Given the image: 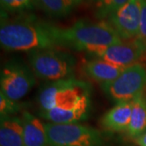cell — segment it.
Wrapping results in <instances>:
<instances>
[{
  "label": "cell",
  "instance_id": "6da1fadb",
  "mask_svg": "<svg viewBox=\"0 0 146 146\" xmlns=\"http://www.w3.org/2000/svg\"><path fill=\"white\" fill-rule=\"evenodd\" d=\"M0 43L4 50L31 51L58 46L55 25L37 21L34 16L1 19Z\"/></svg>",
  "mask_w": 146,
  "mask_h": 146
},
{
  "label": "cell",
  "instance_id": "7a4b0ae2",
  "mask_svg": "<svg viewBox=\"0 0 146 146\" xmlns=\"http://www.w3.org/2000/svg\"><path fill=\"white\" fill-rule=\"evenodd\" d=\"M55 35L58 46L89 54L123 42L107 21L79 20L68 28L55 26Z\"/></svg>",
  "mask_w": 146,
  "mask_h": 146
},
{
  "label": "cell",
  "instance_id": "3957f363",
  "mask_svg": "<svg viewBox=\"0 0 146 146\" xmlns=\"http://www.w3.org/2000/svg\"><path fill=\"white\" fill-rule=\"evenodd\" d=\"M27 56L29 67L37 78L50 82L73 77L76 59L69 53L54 48L31 50Z\"/></svg>",
  "mask_w": 146,
  "mask_h": 146
},
{
  "label": "cell",
  "instance_id": "277c9868",
  "mask_svg": "<svg viewBox=\"0 0 146 146\" xmlns=\"http://www.w3.org/2000/svg\"><path fill=\"white\" fill-rule=\"evenodd\" d=\"M90 95L88 83L71 78L50 81L42 86L38 94L40 113L54 107H63L74 104L85 96Z\"/></svg>",
  "mask_w": 146,
  "mask_h": 146
},
{
  "label": "cell",
  "instance_id": "5b68a950",
  "mask_svg": "<svg viewBox=\"0 0 146 146\" xmlns=\"http://www.w3.org/2000/svg\"><path fill=\"white\" fill-rule=\"evenodd\" d=\"M106 96L119 103L135 99L146 93V67L136 63L124 68L115 80L101 84Z\"/></svg>",
  "mask_w": 146,
  "mask_h": 146
},
{
  "label": "cell",
  "instance_id": "8992f818",
  "mask_svg": "<svg viewBox=\"0 0 146 146\" xmlns=\"http://www.w3.org/2000/svg\"><path fill=\"white\" fill-rule=\"evenodd\" d=\"M49 146H103L99 131L78 123H45Z\"/></svg>",
  "mask_w": 146,
  "mask_h": 146
},
{
  "label": "cell",
  "instance_id": "52a82bcc",
  "mask_svg": "<svg viewBox=\"0 0 146 146\" xmlns=\"http://www.w3.org/2000/svg\"><path fill=\"white\" fill-rule=\"evenodd\" d=\"M35 75L30 67L17 60H11L1 70V93L9 99L19 101L35 85Z\"/></svg>",
  "mask_w": 146,
  "mask_h": 146
},
{
  "label": "cell",
  "instance_id": "ba28073f",
  "mask_svg": "<svg viewBox=\"0 0 146 146\" xmlns=\"http://www.w3.org/2000/svg\"><path fill=\"white\" fill-rule=\"evenodd\" d=\"M89 54L117 66L127 68L139 63V60L145 55L146 43L136 37L119 44L101 48Z\"/></svg>",
  "mask_w": 146,
  "mask_h": 146
},
{
  "label": "cell",
  "instance_id": "9c48e42d",
  "mask_svg": "<svg viewBox=\"0 0 146 146\" xmlns=\"http://www.w3.org/2000/svg\"><path fill=\"white\" fill-rule=\"evenodd\" d=\"M144 0H129L107 18V22L123 40L138 37Z\"/></svg>",
  "mask_w": 146,
  "mask_h": 146
},
{
  "label": "cell",
  "instance_id": "30bf717a",
  "mask_svg": "<svg viewBox=\"0 0 146 146\" xmlns=\"http://www.w3.org/2000/svg\"><path fill=\"white\" fill-rule=\"evenodd\" d=\"M90 109L91 100L90 95H89L74 104L63 107H54L40 113V115L44 119L49 121V123L58 124L77 123L88 118Z\"/></svg>",
  "mask_w": 146,
  "mask_h": 146
},
{
  "label": "cell",
  "instance_id": "8fae6325",
  "mask_svg": "<svg viewBox=\"0 0 146 146\" xmlns=\"http://www.w3.org/2000/svg\"><path fill=\"white\" fill-rule=\"evenodd\" d=\"M25 146H49L45 123L28 111H22Z\"/></svg>",
  "mask_w": 146,
  "mask_h": 146
},
{
  "label": "cell",
  "instance_id": "7c38bea8",
  "mask_svg": "<svg viewBox=\"0 0 146 146\" xmlns=\"http://www.w3.org/2000/svg\"><path fill=\"white\" fill-rule=\"evenodd\" d=\"M131 109L132 101L117 103L102 118V127L110 131H127L130 123Z\"/></svg>",
  "mask_w": 146,
  "mask_h": 146
},
{
  "label": "cell",
  "instance_id": "4fadbf2b",
  "mask_svg": "<svg viewBox=\"0 0 146 146\" xmlns=\"http://www.w3.org/2000/svg\"><path fill=\"white\" fill-rule=\"evenodd\" d=\"M124 68L101 58H93L84 65V71L86 75L101 84L115 80Z\"/></svg>",
  "mask_w": 146,
  "mask_h": 146
},
{
  "label": "cell",
  "instance_id": "5bb4252c",
  "mask_svg": "<svg viewBox=\"0 0 146 146\" xmlns=\"http://www.w3.org/2000/svg\"><path fill=\"white\" fill-rule=\"evenodd\" d=\"M0 146H25L22 120L18 117H1Z\"/></svg>",
  "mask_w": 146,
  "mask_h": 146
},
{
  "label": "cell",
  "instance_id": "9a60e30c",
  "mask_svg": "<svg viewBox=\"0 0 146 146\" xmlns=\"http://www.w3.org/2000/svg\"><path fill=\"white\" fill-rule=\"evenodd\" d=\"M146 131V93L141 94L132 100L131 115L127 134L137 139Z\"/></svg>",
  "mask_w": 146,
  "mask_h": 146
},
{
  "label": "cell",
  "instance_id": "2e32d148",
  "mask_svg": "<svg viewBox=\"0 0 146 146\" xmlns=\"http://www.w3.org/2000/svg\"><path fill=\"white\" fill-rule=\"evenodd\" d=\"M35 6L54 18L68 16L76 6L73 0H34Z\"/></svg>",
  "mask_w": 146,
  "mask_h": 146
},
{
  "label": "cell",
  "instance_id": "e0dca14e",
  "mask_svg": "<svg viewBox=\"0 0 146 146\" xmlns=\"http://www.w3.org/2000/svg\"><path fill=\"white\" fill-rule=\"evenodd\" d=\"M129 0H102L97 3L96 16L98 19L108 18L112 13L119 10Z\"/></svg>",
  "mask_w": 146,
  "mask_h": 146
},
{
  "label": "cell",
  "instance_id": "ac0fdd59",
  "mask_svg": "<svg viewBox=\"0 0 146 146\" xmlns=\"http://www.w3.org/2000/svg\"><path fill=\"white\" fill-rule=\"evenodd\" d=\"M0 3L2 10L8 13H21L35 5L34 0H0Z\"/></svg>",
  "mask_w": 146,
  "mask_h": 146
},
{
  "label": "cell",
  "instance_id": "d6986e66",
  "mask_svg": "<svg viewBox=\"0 0 146 146\" xmlns=\"http://www.w3.org/2000/svg\"><path fill=\"white\" fill-rule=\"evenodd\" d=\"M23 104L18 101L9 99L3 94H0V115L1 117H10L20 112Z\"/></svg>",
  "mask_w": 146,
  "mask_h": 146
},
{
  "label": "cell",
  "instance_id": "ffe728a7",
  "mask_svg": "<svg viewBox=\"0 0 146 146\" xmlns=\"http://www.w3.org/2000/svg\"><path fill=\"white\" fill-rule=\"evenodd\" d=\"M138 37L146 43V0L143 1L142 10H141V24H140V31Z\"/></svg>",
  "mask_w": 146,
  "mask_h": 146
},
{
  "label": "cell",
  "instance_id": "44dd1931",
  "mask_svg": "<svg viewBox=\"0 0 146 146\" xmlns=\"http://www.w3.org/2000/svg\"><path fill=\"white\" fill-rule=\"evenodd\" d=\"M136 143L140 146H146V131L142 136L136 139Z\"/></svg>",
  "mask_w": 146,
  "mask_h": 146
},
{
  "label": "cell",
  "instance_id": "7402d4cb",
  "mask_svg": "<svg viewBox=\"0 0 146 146\" xmlns=\"http://www.w3.org/2000/svg\"><path fill=\"white\" fill-rule=\"evenodd\" d=\"M73 1L75 2V3H76V5H78V4H80V3H81L83 0H73Z\"/></svg>",
  "mask_w": 146,
  "mask_h": 146
},
{
  "label": "cell",
  "instance_id": "603a6c76",
  "mask_svg": "<svg viewBox=\"0 0 146 146\" xmlns=\"http://www.w3.org/2000/svg\"><path fill=\"white\" fill-rule=\"evenodd\" d=\"M90 1H92V2H94V3H100L102 0H90Z\"/></svg>",
  "mask_w": 146,
  "mask_h": 146
}]
</instances>
